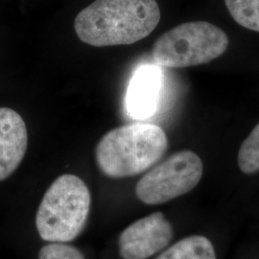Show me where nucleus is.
<instances>
[{
    "instance_id": "obj_5",
    "label": "nucleus",
    "mask_w": 259,
    "mask_h": 259,
    "mask_svg": "<svg viewBox=\"0 0 259 259\" xmlns=\"http://www.w3.org/2000/svg\"><path fill=\"white\" fill-rule=\"evenodd\" d=\"M204 173L202 159L192 151H180L139 180L136 194L146 204H160L188 193Z\"/></svg>"
},
{
    "instance_id": "obj_2",
    "label": "nucleus",
    "mask_w": 259,
    "mask_h": 259,
    "mask_svg": "<svg viewBox=\"0 0 259 259\" xmlns=\"http://www.w3.org/2000/svg\"><path fill=\"white\" fill-rule=\"evenodd\" d=\"M168 148L166 134L151 123H135L108 132L95 149L96 163L105 176L120 179L146 171Z\"/></svg>"
},
{
    "instance_id": "obj_11",
    "label": "nucleus",
    "mask_w": 259,
    "mask_h": 259,
    "mask_svg": "<svg viewBox=\"0 0 259 259\" xmlns=\"http://www.w3.org/2000/svg\"><path fill=\"white\" fill-rule=\"evenodd\" d=\"M238 166L247 175L259 171V123L241 145Z\"/></svg>"
},
{
    "instance_id": "obj_8",
    "label": "nucleus",
    "mask_w": 259,
    "mask_h": 259,
    "mask_svg": "<svg viewBox=\"0 0 259 259\" xmlns=\"http://www.w3.org/2000/svg\"><path fill=\"white\" fill-rule=\"evenodd\" d=\"M27 146V129L22 117L12 109L0 108V182L18 169Z\"/></svg>"
},
{
    "instance_id": "obj_9",
    "label": "nucleus",
    "mask_w": 259,
    "mask_h": 259,
    "mask_svg": "<svg viewBox=\"0 0 259 259\" xmlns=\"http://www.w3.org/2000/svg\"><path fill=\"white\" fill-rule=\"evenodd\" d=\"M156 259L217 258L210 241L201 235H193L177 242Z\"/></svg>"
},
{
    "instance_id": "obj_1",
    "label": "nucleus",
    "mask_w": 259,
    "mask_h": 259,
    "mask_svg": "<svg viewBox=\"0 0 259 259\" xmlns=\"http://www.w3.org/2000/svg\"><path fill=\"white\" fill-rule=\"evenodd\" d=\"M159 20L156 0H95L77 15L74 29L93 47L128 46L148 37Z\"/></svg>"
},
{
    "instance_id": "obj_7",
    "label": "nucleus",
    "mask_w": 259,
    "mask_h": 259,
    "mask_svg": "<svg viewBox=\"0 0 259 259\" xmlns=\"http://www.w3.org/2000/svg\"><path fill=\"white\" fill-rule=\"evenodd\" d=\"M163 77L160 66L142 65L137 68L130 81L125 107L131 117L146 119L157 109Z\"/></svg>"
},
{
    "instance_id": "obj_4",
    "label": "nucleus",
    "mask_w": 259,
    "mask_h": 259,
    "mask_svg": "<svg viewBox=\"0 0 259 259\" xmlns=\"http://www.w3.org/2000/svg\"><path fill=\"white\" fill-rule=\"evenodd\" d=\"M230 39L221 28L206 21H192L170 29L152 49L155 65L181 68L208 64L222 56Z\"/></svg>"
},
{
    "instance_id": "obj_10",
    "label": "nucleus",
    "mask_w": 259,
    "mask_h": 259,
    "mask_svg": "<svg viewBox=\"0 0 259 259\" xmlns=\"http://www.w3.org/2000/svg\"><path fill=\"white\" fill-rule=\"evenodd\" d=\"M225 3L238 24L259 32V0H225Z\"/></svg>"
},
{
    "instance_id": "obj_12",
    "label": "nucleus",
    "mask_w": 259,
    "mask_h": 259,
    "mask_svg": "<svg viewBox=\"0 0 259 259\" xmlns=\"http://www.w3.org/2000/svg\"><path fill=\"white\" fill-rule=\"evenodd\" d=\"M38 259H84L83 253L70 245L53 243L45 246L38 253Z\"/></svg>"
},
{
    "instance_id": "obj_3",
    "label": "nucleus",
    "mask_w": 259,
    "mask_h": 259,
    "mask_svg": "<svg viewBox=\"0 0 259 259\" xmlns=\"http://www.w3.org/2000/svg\"><path fill=\"white\" fill-rule=\"evenodd\" d=\"M91 202L90 189L79 177L65 174L56 179L36 215L40 238L53 243L74 240L87 224Z\"/></svg>"
},
{
    "instance_id": "obj_6",
    "label": "nucleus",
    "mask_w": 259,
    "mask_h": 259,
    "mask_svg": "<svg viewBox=\"0 0 259 259\" xmlns=\"http://www.w3.org/2000/svg\"><path fill=\"white\" fill-rule=\"evenodd\" d=\"M174 235L171 224L161 212L148 215L126 228L119 237L123 259H147L164 250Z\"/></svg>"
}]
</instances>
